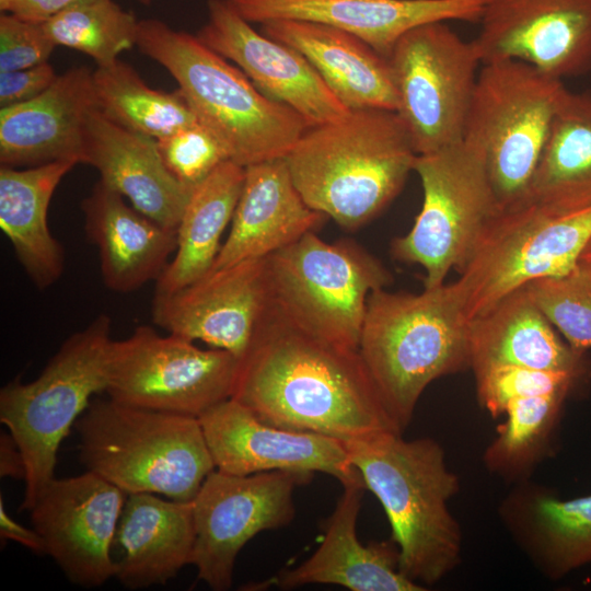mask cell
<instances>
[{"label": "cell", "instance_id": "ac0fdd59", "mask_svg": "<svg viewBox=\"0 0 591 591\" xmlns=\"http://www.w3.org/2000/svg\"><path fill=\"white\" fill-rule=\"evenodd\" d=\"M198 419L220 472L240 476L270 471L318 472L341 485L363 483L343 440L269 425L231 397Z\"/></svg>", "mask_w": 591, "mask_h": 591}, {"label": "cell", "instance_id": "ffe728a7", "mask_svg": "<svg viewBox=\"0 0 591 591\" xmlns=\"http://www.w3.org/2000/svg\"><path fill=\"white\" fill-rule=\"evenodd\" d=\"M250 23L299 20L346 31L389 58L408 31L432 22L478 23L486 0H225Z\"/></svg>", "mask_w": 591, "mask_h": 591}, {"label": "cell", "instance_id": "60d3db41", "mask_svg": "<svg viewBox=\"0 0 591 591\" xmlns=\"http://www.w3.org/2000/svg\"><path fill=\"white\" fill-rule=\"evenodd\" d=\"M94 1L97 0H0V11L44 23L63 11Z\"/></svg>", "mask_w": 591, "mask_h": 591}, {"label": "cell", "instance_id": "44dd1931", "mask_svg": "<svg viewBox=\"0 0 591 591\" xmlns=\"http://www.w3.org/2000/svg\"><path fill=\"white\" fill-rule=\"evenodd\" d=\"M96 108L93 71L84 66L58 74L37 97L1 108V166L83 163L86 121Z\"/></svg>", "mask_w": 591, "mask_h": 591}, {"label": "cell", "instance_id": "ee69618b", "mask_svg": "<svg viewBox=\"0 0 591 591\" xmlns=\"http://www.w3.org/2000/svg\"><path fill=\"white\" fill-rule=\"evenodd\" d=\"M580 260L591 264V240L589 241V243L584 247V250H583V252L581 254Z\"/></svg>", "mask_w": 591, "mask_h": 591}, {"label": "cell", "instance_id": "e575fe53", "mask_svg": "<svg viewBox=\"0 0 591 591\" xmlns=\"http://www.w3.org/2000/svg\"><path fill=\"white\" fill-rule=\"evenodd\" d=\"M139 20L114 0H97L63 11L43 23L56 46L79 50L97 67L108 66L136 46Z\"/></svg>", "mask_w": 591, "mask_h": 591}, {"label": "cell", "instance_id": "d590c367", "mask_svg": "<svg viewBox=\"0 0 591 591\" xmlns=\"http://www.w3.org/2000/svg\"><path fill=\"white\" fill-rule=\"evenodd\" d=\"M526 289L563 338L576 350L591 348V264L536 279Z\"/></svg>", "mask_w": 591, "mask_h": 591}, {"label": "cell", "instance_id": "ba28073f", "mask_svg": "<svg viewBox=\"0 0 591 591\" xmlns=\"http://www.w3.org/2000/svg\"><path fill=\"white\" fill-rule=\"evenodd\" d=\"M267 258L274 312L329 344L358 350L370 293L392 275L356 242L328 243L314 231Z\"/></svg>", "mask_w": 591, "mask_h": 591}, {"label": "cell", "instance_id": "52a82bcc", "mask_svg": "<svg viewBox=\"0 0 591 591\" xmlns=\"http://www.w3.org/2000/svg\"><path fill=\"white\" fill-rule=\"evenodd\" d=\"M112 340V320L99 314L61 344L36 379L16 378L1 387L0 420L25 462L22 510L28 511L55 478L62 440L92 396L105 392Z\"/></svg>", "mask_w": 591, "mask_h": 591}, {"label": "cell", "instance_id": "b9f144b4", "mask_svg": "<svg viewBox=\"0 0 591 591\" xmlns=\"http://www.w3.org/2000/svg\"><path fill=\"white\" fill-rule=\"evenodd\" d=\"M0 536L5 541H13L38 555H46V545L37 531L28 529L7 512L3 498H0Z\"/></svg>", "mask_w": 591, "mask_h": 591}, {"label": "cell", "instance_id": "9c48e42d", "mask_svg": "<svg viewBox=\"0 0 591 591\" xmlns=\"http://www.w3.org/2000/svg\"><path fill=\"white\" fill-rule=\"evenodd\" d=\"M565 90L523 61L482 65L464 139L483 153L499 208L526 199Z\"/></svg>", "mask_w": 591, "mask_h": 591}, {"label": "cell", "instance_id": "f546056e", "mask_svg": "<svg viewBox=\"0 0 591 591\" xmlns=\"http://www.w3.org/2000/svg\"><path fill=\"white\" fill-rule=\"evenodd\" d=\"M58 161L32 167H0V228L30 280L51 287L65 269L62 245L48 225V208L61 179L76 166Z\"/></svg>", "mask_w": 591, "mask_h": 591}, {"label": "cell", "instance_id": "277c9868", "mask_svg": "<svg viewBox=\"0 0 591 591\" xmlns=\"http://www.w3.org/2000/svg\"><path fill=\"white\" fill-rule=\"evenodd\" d=\"M136 46L169 71L198 123L219 140L229 160L243 167L286 158L311 127L196 35L144 19L139 20Z\"/></svg>", "mask_w": 591, "mask_h": 591}, {"label": "cell", "instance_id": "2e32d148", "mask_svg": "<svg viewBox=\"0 0 591 591\" xmlns=\"http://www.w3.org/2000/svg\"><path fill=\"white\" fill-rule=\"evenodd\" d=\"M127 498L94 472L53 478L28 510L50 556L68 580L97 588L114 578L113 544Z\"/></svg>", "mask_w": 591, "mask_h": 591}, {"label": "cell", "instance_id": "f1b7e54d", "mask_svg": "<svg viewBox=\"0 0 591 591\" xmlns=\"http://www.w3.org/2000/svg\"><path fill=\"white\" fill-rule=\"evenodd\" d=\"M260 33L300 51L348 109H397L389 60L357 36L310 21L271 20Z\"/></svg>", "mask_w": 591, "mask_h": 591}, {"label": "cell", "instance_id": "3957f363", "mask_svg": "<svg viewBox=\"0 0 591 591\" xmlns=\"http://www.w3.org/2000/svg\"><path fill=\"white\" fill-rule=\"evenodd\" d=\"M416 157L395 111L361 108L309 127L285 160L310 208L356 230L399 194Z\"/></svg>", "mask_w": 591, "mask_h": 591}, {"label": "cell", "instance_id": "f6af8a7d", "mask_svg": "<svg viewBox=\"0 0 591 591\" xmlns=\"http://www.w3.org/2000/svg\"><path fill=\"white\" fill-rule=\"evenodd\" d=\"M138 2H140L142 5H150L152 0H137Z\"/></svg>", "mask_w": 591, "mask_h": 591}, {"label": "cell", "instance_id": "7c38bea8", "mask_svg": "<svg viewBox=\"0 0 591 591\" xmlns=\"http://www.w3.org/2000/svg\"><path fill=\"white\" fill-rule=\"evenodd\" d=\"M240 364L227 350L140 325L112 340L105 392L120 404L199 418L232 396Z\"/></svg>", "mask_w": 591, "mask_h": 591}, {"label": "cell", "instance_id": "74e56055", "mask_svg": "<svg viewBox=\"0 0 591 591\" xmlns=\"http://www.w3.org/2000/svg\"><path fill=\"white\" fill-rule=\"evenodd\" d=\"M171 174L194 189L229 157L219 140L199 123L157 139Z\"/></svg>", "mask_w": 591, "mask_h": 591}, {"label": "cell", "instance_id": "30bf717a", "mask_svg": "<svg viewBox=\"0 0 591 591\" xmlns=\"http://www.w3.org/2000/svg\"><path fill=\"white\" fill-rule=\"evenodd\" d=\"M591 240V207L558 211L523 201L499 208L457 271L468 322L514 290L572 269Z\"/></svg>", "mask_w": 591, "mask_h": 591}, {"label": "cell", "instance_id": "603a6c76", "mask_svg": "<svg viewBox=\"0 0 591 591\" xmlns=\"http://www.w3.org/2000/svg\"><path fill=\"white\" fill-rule=\"evenodd\" d=\"M343 489L318 548L301 565L281 571L274 578L275 584L281 589L322 583L352 591L427 590L399 571L398 548L392 540L368 545L358 540L357 520L366 487L349 483Z\"/></svg>", "mask_w": 591, "mask_h": 591}, {"label": "cell", "instance_id": "d6986e66", "mask_svg": "<svg viewBox=\"0 0 591 591\" xmlns=\"http://www.w3.org/2000/svg\"><path fill=\"white\" fill-rule=\"evenodd\" d=\"M207 9L196 36L237 65L264 94L297 111L310 126L349 113L300 51L255 31L225 0H208Z\"/></svg>", "mask_w": 591, "mask_h": 591}, {"label": "cell", "instance_id": "e0dca14e", "mask_svg": "<svg viewBox=\"0 0 591 591\" xmlns=\"http://www.w3.org/2000/svg\"><path fill=\"white\" fill-rule=\"evenodd\" d=\"M478 23L482 65L523 61L561 81L591 70V0H486Z\"/></svg>", "mask_w": 591, "mask_h": 591}, {"label": "cell", "instance_id": "5bb4252c", "mask_svg": "<svg viewBox=\"0 0 591 591\" xmlns=\"http://www.w3.org/2000/svg\"><path fill=\"white\" fill-rule=\"evenodd\" d=\"M313 475L270 471L240 476L212 471L192 501L196 530L192 565L198 579L215 591L229 590L240 551L259 532L293 520L294 489Z\"/></svg>", "mask_w": 591, "mask_h": 591}, {"label": "cell", "instance_id": "8d00e7d4", "mask_svg": "<svg viewBox=\"0 0 591 591\" xmlns=\"http://www.w3.org/2000/svg\"><path fill=\"white\" fill-rule=\"evenodd\" d=\"M474 375L478 403L494 418L502 416L513 399L548 394L571 397L590 383L570 372L518 366L491 367Z\"/></svg>", "mask_w": 591, "mask_h": 591}, {"label": "cell", "instance_id": "9a60e30c", "mask_svg": "<svg viewBox=\"0 0 591 591\" xmlns=\"http://www.w3.org/2000/svg\"><path fill=\"white\" fill-rule=\"evenodd\" d=\"M273 312L267 258L211 269L190 285L154 294L152 320L169 334L223 349L242 361Z\"/></svg>", "mask_w": 591, "mask_h": 591}, {"label": "cell", "instance_id": "f35d334b", "mask_svg": "<svg viewBox=\"0 0 591 591\" xmlns=\"http://www.w3.org/2000/svg\"><path fill=\"white\" fill-rule=\"evenodd\" d=\"M55 43L43 23L12 13L0 14V72L34 67L48 61Z\"/></svg>", "mask_w": 591, "mask_h": 591}, {"label": "cell", "instance_id": "4316f807", "mask_svg": "<svg viewBox=\"0 0 591 591\" xmlns=\"http://www.w3.org/2000/svg\"><path fill=\"white\" fill-rule=\"evenodd\" d=\"M195 541L192 501L128 494L113 544L114 578L130 590L165 584L192 564Z\"/></svg>", "mask_w": 591, "mask_h": 591}, {"label": "cell", "instance_id": "83f0119b", "mask_svg": "<svg viewBox=\"0 0 591 591\" xmlns=\"http://www.w3.org/2000/svg\"><path fill=\"white\" fill-rule=\"evenodd\" d=\"M515 544L547 579L591 564V494L560 498L544 486L518 483L499 507Z\"/></svg>", "mask_w": 591, "mask_h": 591}, {"label": "cell", "instance_id": "ab89813d", "mask_svg": "<svg viewBox=\"0 0 591 591\" xmlns=\"http://www.w3.org/2000/svg\"><path fill=\"white\" fill-rule=\"evenodd\" d=\"M57 77L48 61L25 69L0 72V107L19 105L37 97Z\"/></svg>", "mask_w": 591, "mask_h": 591}, {"label": "cell", "instance_id": "d6a6232c", "mask_svg": "<svg viewBox=\"0 0 591 591\" xmlns=\"http://www.w3.org/2000/svg\"><path fill=\"white\" fill-rule=\"evenodd\" d=\"M570 397L548 394L509 402L505 421L483 454L487 471L506 482L522 483L553 454L564 406Z\"/></svg>", "mask_w": 591, "mask_h": 591}, {"label": "cell", "instance_id": "6da1fadb", "mask_svg": "<svg viewBox=\"0 0 591 591\" xmlns=\"http://www.w3.org/2000/svg\"><path fill=\"white\" fill-rule=\"evenodd\" d=\"M231 398L269 425L343 441L403 433L358 350L313 337L274 310L241 361Z\"/></svg>", "mask_w": 591, "mask_h": 591}, {"label": "cell", "instance_id": "1f68e13d", "mask_svg": "<svg viewBox=\"0 0 591 591\" xmlns=\"http://www.w3.org/2000/svg\"><path fill=\"white\" fill-rule=\"evenodd\" d=\"M524 201L558 211L591 207V90H565Z\"/></svg>", "mask_w": 591, "mask_h": 591}, {"label": "cell", "instance_id": "cb8c5ba5", "mask_svg": "<svg viewBox=\"0 0 591 591\" xmlns=\"http://www.w3.org/2000/svg\"><path fill=\"white\" fill-rule=\"evenodd\" d=\"M468 358L474 374L497 366L565 371L591 381V359L573 349L519 288L468 322Z\"/></svg>", "mask_w": 591, "mask_h": 591}, {"label": "cell", "instance_id": "484cf974", "mask_svg": "<svg viewBox=\"0 0 591 591\" xmlns=\"http://www.w3.org/2000/svg\"><path fill=\"white\" fill-rule=\"evenodd\" d=\"M325 218L305 204L285 158L248 165L229 235L211 269L267 257L314 231Z\"/></svg>", "mask_w": 591, "mask_h": 591}, {"label": "cell", "instance_id": "7402d4cb", "mask_svg": "<svg viewBox=\"0 0 591 591\" xmlns=\"http://www.w3.org/2000/svg\"><path fill=\"white\" fill-rule=\"evenodd\" d=\"M83 164L93 166L100 182L134 208L176 231L193 189L167 170L157 139L120 126L96 108L86 121Z\"/></svg>", "mask_w": 591, "mask_h": 591}, {"label": "cell", "instance_id": "5b68a950", "mask_svg": "<svg viewBox=\"0 0 591 591\" xmlns=\"http://www.w3.org/2000/svg\"><path fill=\"white\" fill-rule=\"evenodd\" d=\"M358 352L404 431L434 380L470 368L468 320L455 281L420 293H370Z\"/></svg>", "mask_w": 591, "mask_h": 591}, {"label": "cell", "instance_id": "7a4b0ae2", "mask_svg": "<svg viewBox=\"0 0 591 591\" xmlns=\"http://www.w3.org/2000/svg\"><path fill=\"white\" fill-rule=\"evenodd\" d=\"M402 434L381 432L345 443L366 489L386 513L399 571L426 588L461 561L462 531L449 508L460 480L436 440Z\"/></svg>", "mask_w": 591, "mask_h": 591}, {"label": "cell", "instance_id": "836d02e7", "mask_svg": "<svg viewBox=\"0 0 591 591\" xmlns=\"http://www.w3.org/2000/svg\"><path fill=\"white\" fill-rule=\"evenodd\" d=\"M93 83L97 108L132 131L160 139L198 123L179 90L150 88L121 60L96 67Z\"/></svg>", "mask_w": 591, "mask_h": 591}, {"label": "cell", "instance_id": "7bdbcfd3", "mask_svg": "<svg viewBox=\"0 0 591 591\" xmlns=\"http://www.w3.org/2000/svg\"><path fill=\"white\" fill-rule=\"evenodd\" d=\"M25 462L22 452L9 432L0 436V476L25 479Z\"/></svg>", "mask_w": 591, "mask_h": 591}, {"label": "cell", "instance_id": "8fae6325", "mask_svg": "<svg viewBox=\"0 0 591 591\" xmlns=\"http://www.w3.org/2000/svg\"><path fill=\"white\" fill-rule=\"evenodd\" d=\"M414 171L422 186L421 209L391 252L399 262L420 265L424 288H434L463 267L499 205L483 153L465 139L417 155Z\"/></svg>", "mask_w": 591, "mask_h": 591}, {"label": "cell", "instance_id": "4fadbf2b", "mask_svg": "<svg viewBox=\"0 0 591 591\" xmlns=\"http://www.w3.org/2000/svg\"><path fill=\"white\" fill-rule=\"evenodd\" d=\"M387 60L396 113L417 155L462 141L482 67L473 42L447 22H432L404 34Z\"/></svg>", "mask_w": 591, "mask_h": 591}, {"label": "cell", "instance_id": "8992f818", "mask_svg": "<svg viewBox=\"0 0 591 591\" xmlns=\"http://www.w3.org/2000/svg\"><path fill=\"white\" fill-rule=\"evenodd\" d=\"M80 460L127 495L193 501L216 470L197 417L94 398L74 424Z\"/></svg>", "mask_w": 591, "mask_h": 591}, {"label": "cell", "instance_id": "d4e9b609", "mask_svg": "<svg viewBox=\"0 0 591 591\" xmlns=\"http://www.w3.org/2000/svg\"><path fill=\"white\" fill-rule=\"evenodd\" d=\"M84 231L97 248L102 279L115 292L158 280L177 246L175 230L162 227L100 181L82 200Z\"/></svg>", "mask_w": 591, "mask_h": 591}, {"label": "cell", "instance_id": "4dcf8cb0", "mask_svg": "<svg viewBox=\"0 0 591 591\" xmlns=\"http://www.w3.org/2000/svg\"><path fill=\"white\" fill-rule=\"evenodd\" d=\"M245 178V167L227 160L192 192L176 229L177 246L154 294L175 292L205 276L222 246Z\"/></svg>", "mask_w": 591, "mask_h": 591}]
</instances>
